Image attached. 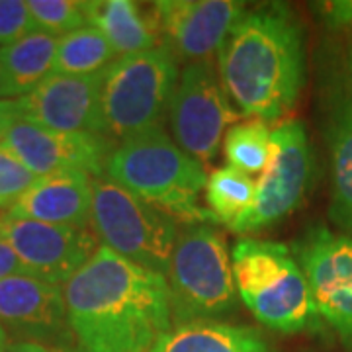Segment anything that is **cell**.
Returning <instances> with one entry per match:
<instances>
[{"label": "cell", "mask_w": 352, "mask_h": 352, "mask_svg": "<svg viewBox=\"0 0 352 352\" xmlns=\"http://www.w3.org/2000/svg\"><path fill=\"white\" fill-rule=\"evenodd\" d=\"M166 284L173 327L196 321H221L235 314L239 296L223 233L210 223L180 227Z\"/></svg>", "instance_id": "5b68a950"}, {"label": "cell", "mask_w": 352, "mask_h": 352, "mask_svg": "<svg viewBox=\"0 0 352 352\" xmlns=\"http://www.w3.org/2000/svg\"><path fill=\"white\" fill-rule=\"evenodd\" d=\"M2 145L38 178L67 168L85 170L92 178H100L106 175L116 141L94 133L55 131L20 118L8 129Z\"/></svg>", "instance_id": "4fadbf2b"}, {"label": "cell", "mask_w": 352, "mask_h": 352, "mask_svg": "<svg viewBox=\"0 0 352 352\" xmlns=\"http://www.w3.org/2000/svg\"><path fill=\"white\" fill-rule=\"evenodd\" d=\"M346 73H349V82H346V87L351 90L352 94V50L349 51V57H346Z\"/></svg>", "instance_id": "1f68e13d"}, {"label": "cell", "mask_w": 352, "mask_h": 352, "mask_svg": "<svg viewBox=\"0 0 352 352\" xmlns=\"http://www.w3.org/2000/svg\"><path fill=\"white\" fill-rule=\"evenodd\" d=\"M272 129L263 120H247L229 127L223 141L227 166H233L245 175H258L270 159Z\"/></svg>", "instance_id": "603a6c76"}, {"label": "cell", "mask_w": 352, "mask_h": 352, "mask_svg": "<svg viewBox=\"0 0 352 352\" xmlns=\"http://www.w3.org/2000/svg\"><path fill=\"white\" fill-rule=\"evenodd\" d=\"M92 180V176L76 168L39 176L34 186L8 210V215L51 226L90 227Z\"/></svg>", "instance_id": "2e32d148"}, {"label": "cell", "mask_w": 352, "mask_h": 352, "mask_svg": "<svg viewBox=\"0 0 352 352\" xmlns=\"http://www.w3.org/2000/svg\"><path fill=\"white\" fill-rule=\"evenodd\" d=\"M102 80L104 73L88 76L53 73L18 98L22 120L65 133L104 135Z\"/></svg>", "instance_id": "9a60e30c"}, {"label": "cell", "mask_w": 352, "mask_h": 352, "mask_svg": "<svg viewBox=\"0 0 352 352\" xmlns=\"http://www.w3.org/2000/svg\"><path fill=\"white\" fill-rule=\"evenodd\" d=\"M36 180L38 176L0 143V210H10Z\"/></svg>", "instance_id": "d4e9b609"}, {"label": "cell", "mask_w": 352, "mask_h": 352, "mask_svg": "<svg viewBox=\"0 0 352 352\" xmlns=\"http://www.w3.org/2000/svg\"><path fill=\"white\" fill-rule=\"evenodd\" d=\"M217 69L237 112L266 124L278 122L302 94V25L280 4L247 10L217 53Z\"/></svg>", "instance_id": "7a4b0ae2"}, {"label": "cell", "mask_w": 352, "mask_h": 352, "mask_svg": "<svg viewBox=\"0 0 352 352\" xmlns=\"http://www.w3.org/2000/svg\"><path fill=\"white\" fill-rule=\"evenodd\" d=\"M6 352H69L61 351V349H51V346H43V344H36V342H10V346Z\"/></svg>", "instance_id": "f546056e"}, {"label": "cell", "mask_w": 352, "mask_h": 352, "mask_svg": "<svg viewBox=\"0 0 352 352\" xmlns=\"http://www.w3.org/2000/svg\"><path fill=\"white\" fill-rule=\"evenodd\" d=\"M10 346V339H8V335H6V331L2 329L0 325V352H6V349Z\"/></svg>", "instance_id": "4dcf8cb0"}, {"label": "cell", "mask_w": 352, "mask_h": 352, "mask_svg": "<svg viewBox=\"0 0 352 352\" xmlns=\"http://www.w3.org/2000/svg\"><path fill=\"white\" fill-rule=\"evenodd\" d=\"M57 39L36 30L0 47V98L18 100L53 75Z\"/></svg>", "instance_id": "d6986e66"}, {"label": "cell", "mask_w": 352, "mask_h": 352, "mask_svg": "<svg viewBox=\"0 0 352 352\" xmlns=\"http://www.w3.org/2000/svg\"><path fill=\"white\" fill-rule=\"evenodd\" d=\"M231 263L239 300L264 327L284 335L321 327L309 282L284 243L241 237Z\"/></svg>", "instance_id": "277c9868"}, {"label": "cell", "mask_w": 352, "mask_h": 352, "mask_svg": "<svg viewBox=\"0 0 352 352\" xmlns=\"http://www.w3.org/2000/svg\"><path fill=\"white\" fill-rule=\"evenodd\" d=\"M178 76V61L164 45L118 57L102 80L104 135L120 143L153 127H164Z\"/></svg>", "instance_id": "8992f818"}, {"label": "cell", "mask_w": 352, "mask_h": 352, "mask_svg": "<svg viewBox=\"0 0 352 352\" xmlns=\"http://www.w3.org/2000/svg\"><path fill=\"white\" fill-rule=\"evenodd\" d=\"M36 32L34 18L24 0H0V47H6Z\"/></svg>", "instance_id": "484cf974"}, {"label": "cell", "mask_w": 352, "mask_h": 352, "mask_svg": "<svg viewBox=\"0 0 352 352\" xmlns=\"http://www.w3.org/2000/svg\"><path fill=\"white\" fill-rule=\"evenodd\" d=\"M0 73H2V69H0Z\"/></svg>", "instance_id": "d6a6232c"}, {"label": "cell", "mask_w": 352, "mask_h": 352, "mask_svg": "<svg viewBox=\"0 0 352 352\" xmlns=\"http://www.w3.org/2000/svg\"><path fill=\"white\" fill-rule=\"evenodd\" d=\"M22 118L20 113V104L18 100H8V98H0V143L6 138L8 129Z\"/></svg>", "instance_id": "f1b7e54d"}, {"label": "cell", "mask_w": 352, "mask_h": 352, "mask_svg": "<svg viewBox=\"0 0 352 352\" xmlns=\"http://www.w3.org/2000/svg\"><path fill=\"white\" fill-rule=\"evenodd\" d=\"M323 323L352 351V235L311 226L294 243Z\"/></svg>", "instance_id": "30bf717a"}, {"label": "cell", "mask_w": 352, "mask_h": 352, "mask_svg": "<svg viewBox=\"0 0 352 352\" xmlns=\"http://www.w3.org/2000/svg\"><path fill=\"white\" fill-rule=\"evenodd\" d=\"M237 118L214 59L184 65L168 113L176 145L201 164L212 163Z\"/></svg>", "instance_id": "9c48e42d"}, {"label": "cell", "mask_w": 352, "mask_h": 352, "mask_svg": "<svg viewBox=\"0 0 352 352\" xmlns=\"http://www.w3.org/2000/svg\"><path fill=\"white\" fill-rule=\"evenodd\" d=\"M30 14L36 30L55 38H63L71 32L88 25L85 4L75 0H30Z\"/></svg>", "instance_id": "cb8c5ba5"}, {"label": "cell", "mask_w": 352, "mask_h": 352, "mask_svg": "<svg viewBox=\"0 0 352 352\" xmlns=\"http://www.w3.org/2000/svg\"><path fill=\"white\" fill-rule=\"evenodd\" d=\"M104 176L175 215L182 226H212L208 210L198 204L208 182L206 168L182 151L164 127H153L116 143Z\"/></svg>", "instance_id": "3957f363"}, {"label": "cell", "mask_w": 352, "mask_h": 352, "mask_svg": "<svg viewBox=\"0 0 352 352\" xmlns=\"http://www.w3.org/2000/svg\"><path fill=\"white\" fill-rule=\"evenodd\" d=\"M118 59L112 45L92 25H85L57 39L53 73L88 76L104 73Z\"/></svg>", "instance_id": "44dd1931"}, {"label": "cell", "mask_w": 352, "mask_h": 352, "mask_svg": "<svg viewBox=\"0 0 352 352\" xmlns=\"http://www.w3.org/2000/svg\"><path fill=\"white\" fill-rule=\"evenodd\" d=\"M321 20L333 30L352 28V0H337V2H319L315 4Z\"/></svg>", "instance_id": "4316f807"}, {"label": "cell", "mask_w": 352, "mask_h": 352, "mask_svg": "<svg viewBox=\"0 0 352 352\" xmlns=\"http://www.w3.org/2000/svg\"><path fill=\"white\" fill-rule=\"evenodd\" d=\"M153 352H272L254 327L226 321H196L175 325Z\"/></svg>", "instance_id": "ffe728a7"}, {"label": "cell", "mask_w": 352, "mask_h": 352, "mask_svg": "<svg viewBox=\"0 0 352 352\" xmlns=\"http://www.w3.org/2000/svg\"><path fill=\"white\" fill-rule=\"evenodd\" d=\"M314 168V153L300 120H284L272 127L270 159L254 186L251 208L229 226L241 235L261 233L286 219L302 204Z\"/></svg>", "instance_id": "ba28073f"}, {"label": "cell", "mask_w": 352, "mask_h": 352, "mask_svg": "<svg viewBox=\"0 0 352 352\" xmlns=\"http://www.w3.org/2000/svg\"><path fill=\"white\" fill-rule=\"evenodd\" d=\"M0 325L14 342L78 352L69 325L63 286L28 274L0 280Z\"/></svg>", "instance_id": "7c38bea8"}, {"label": "cell", "mask_w": 352, "mask_h": 352, "mask_svg": "<svg viewBox=\"0 0 352 352\" xmlns=\"http://www.w3.org/2000/svg\"><path fill=\"white\" fill-rule=\"evenodd\" d=\"M325 122L333 182L329 217L340 233L352 235V94L346 85L329 94Z\"/></svg>", "instance_id": "e0dca14e"}, {"label": "cell", "mask_w": 352, "mask_h": 352, "mask_svg": "<svg viewBox=\"0 0 352 352\" xmlns=\"http://www.w3.org/2000/svg\"><path fill=\"white\" fill-rule=\"evenodd\" d=\"M256 182L233 166L215 168L206 182V210L212 223L233 226L251 208Z\"/></svg>", "instance_id": "7402d4cb"}, {"label": "cell", "mask_w": 352, "mask_h": 352, "mask_svg": "<svg viewBox=\"0 0 352 352\" xmlns=\"http://www.w3.org/2000/svg\"><path fill=\"white\" fill-rule=\"evenodd\" d=\"M90 227L102 247L166 278L180 229L175 215L100 176L92 180Z\"/></svg>", "instance_id": "52a82bcc"}, {"label": "cell", "mask_w": 352, "mask_h": 352, "mask_svg": "<svg viewBox=\"0 0 352 352\" xmlns=\"http://www.w3.org/2000/svg\"><path fill=\"white\" fill-rule=\"evenodd\" d=\"M14 274H24V268L18 261L16 252L12 251V247L0 237V280Z\"/></svg>", "instance_id": "83f0119b"}, {"label": "cell", "mask_w": 352, "mask_h": 352, "mask_svg": "<svg viewBox=\"0 0 352 352\" xmlns=\"http://www.w3.org/2000/svg\"><path fill=\"white\" fill-rule=\"evenodd\" d=\"M163 45L180 63L212 59L247 12L243 2L233 0H161L153 4Z\"/></svg>", "instance_id": "5bb4252c"}, {"label": "cell", "mask_w": 352, "mask_h": 352, "mask_svg": "<svg viewBox=\"0 0 352 352\" xmlns=\"http://www.w3.org/2000/svg\"><path fill=\"white\" fill-rule=\"evenodd\" d=\"M0 237L12 247L24 274L55 286H65L100 247L92 227L51 226L10 215L0 219Z\"/></svg>", "instance_id": "8fae6325"}, {"label": "cell", "mask_w": 352, "mask_h": 352, "mask_svg": "<svg viewBox=\"0 0 352 352\" xmlns=\"http://www.w3.org/2000/svg\"><path fill=\"white\" fill-rule=\"evenodd\" d=\"M63 294L78 352H153L173 329L166 278L102 245Z\"/></svg>", "instance_id": "6da1fadb"}, {"label": "cell", "mask_w": 352, "mask_h": 352, "mask_svg": "<svg viewBox=\"0 0 352 352\" xmlns=\"http://www.w3.org/2000/svg\"><path fill=\"white\" fill-rule=\"evenodd\" d=\"M88 25L96 28L118 57H127L163 45L155 8H143L131 0L82 2Z\"/></svg>", "instance_id": "ac0fdd59"}]
</instances>
